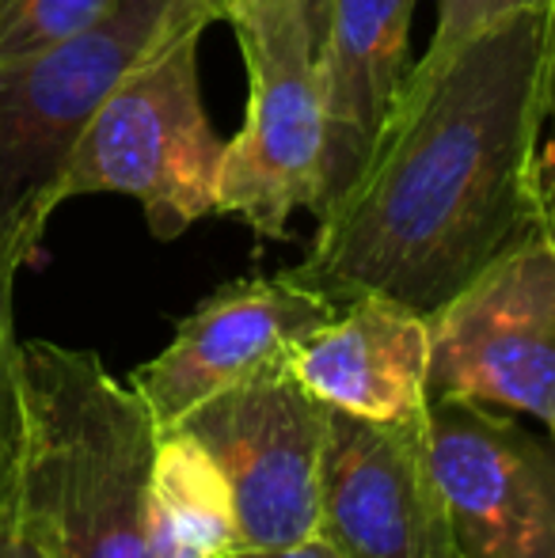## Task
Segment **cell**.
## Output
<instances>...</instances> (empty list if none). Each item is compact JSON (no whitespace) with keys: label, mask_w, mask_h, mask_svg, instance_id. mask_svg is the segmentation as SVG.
<instances>
[{"label":"cell","mask_w":555,"mask_h":558,"mask_svg":"<svg viewBox=\"0 0 555 558\" xmlns=\"http://www.w3.org/2000/svg\"><path fill=\"white\" fill-rule=\"evenodd\" d=\"M552 53L555 8H533L422 58L289 274L335 304L385 296L434 316L529 240Z\"/></svg>","instance_id":"6da1fadb"},{"label":"cell","mask_w":555,"mask_h":558,"mask_svg":"<svg viewBox=\"0 0 555 558\" xmlns=\"http://www.w3.org/2000/svg\"><path fill=\"white\" fill-rule=\"evenodd\" d=\"M20 513L46 558H153L148 478L156 426L134 384L92 350L20 342Z\"/></svg>","instance_id":"7a4b0ae2"},{"label":"cell","mask_w":555,"mask_h":558,"mask_svg":"<svg viewBox=\"0 0 555 558\" xmlns=\"http://www.w3.org/2000/svg\"><path fill=\"white\" fill-rule=\"evenodd\" d=\"M217 20H225V0H191L114 84L69 156L61 202L137 198L156 240H176L217 214L225 141L209 125L198 88V46Z\"/></svg>","instance_id":"3957f363"},{"label":"cell","mask_w":555,"mask_h":558,"mask_svg":"<svg viewBox=\"0 0 555 558\" xmlns=\"http://www.w3.org/2000/svg\"><path fill=\"white\" fill-rule=\"evenodd\" d=\"M248 69L244 125L225 141L217 214L286 240L327 202V0H225Z\"/></svg>","instance_id":"277c9868"},{"label":"cell","mask_w":555,"mask_h":558,"mask_svg":"<svg viewBox=\"0 0 555 558\" xmlns=\"http://www.w3.org/2000/svg\"><path fill=\"white\" fill-rule=\"evenodd\" d=\"M191 0H119L88 31L0 61V243L35 263L84 125Z\"/></svg>","instance_id":"5b68a950"},{"label":"cell","mask_w":555,"mask_h":558,"mask_svg":"<svg viewBox=\"0 0 555 558\" xmlns=\"http://www.w3.org/2000/svg\"><path fill=\"white\" fill-rule=\"evenodd\" d=\"M430 324V399L529 414L555 437V251L541 232L475 274Z\"/></svg>","instance_id":"8992f818"},{"label":"cell","mask_w":555,"mask_h":558,"mask_svg":"<svg viewBox=\"0 0 555 558\" xmlns=\"http://www.w3.org/2000/svg\"><path fill=\"white\" fill-rule=\"evenodd\" d=\"M457 558H555V437L514 411L426 399Z\"/></svg>","instance_id":"52a82bcc"},{"label":"cell","mask_w":555,"mask_h":558,"mask_svg":"<svg viewBox=\"0 0 555 558\" xmlns=\"http://www.w3.org/2000/svg\"><path fill=\"white\" fill-rule=\"evenodd\" d=\"M316 539L339 558H457L430 460L426 407L403 422L327 407Z\"/></svg>","instance_id":"ba28073f"},{"label":"cell","mask_w":555,"mask_h":558,"mask_svg":"<svg viewBox=\"0 0 555 558\" xmlns=\"http://www.w3.org/2000/svg\"><path fill=\"white\" fill-rule=\"evenodd\" d=\"M179 426L221 463L244 551H275L316 536L327 407L289 368L221 391Z\"/></svg>","instance_id":"9c48e42d"},{"label":"cell","mask_w":555,"mask_h":558,"mask_svg":"<svg viewBox=\"0 0 555 558\" xmlns=\"http://www.w3.org/2000/svg\"><path fill=\"white\" fill-rule=\"evenodd\" d=\"M339 312L289 270L240 278L209 293L176 338L130 376L156 426L171 429L214 396L286 373L293 350Z\"/></svg>","instance_id":"30bf717a"},{"label":"cell","mask_w":555,"mask_h":558,"mask_svg":"<svg viewBox=\"0 0 555 558\" xmlns=\"http://www.w3.org/2000/svg\"><path fill=\"white\" fill-rule=\"evenodd\" d=\"M289 376L335 411L370 422L415 418L430 399V324L385 296H358L297 345Z\"/></svg>","instance_id":"8fae6325"},{"label":"cell","mask_w":555,"mask_h":558,"mask_svg":"<svg viewBox=\"0 0 555 558\" xmlns=\"http://www.w3.org/2000/svg\"><path fill=\"white\" fill-rule=\"evenodd\" d=\"M415 0H327V198L365 160L408 69ZM324 209V206H319Z\"/></svg>","instance_id":"7c38bea8"},{"label":"cell","mask_w":555,"mask_h":558,"mask_svg":"<svg viewBox=\"0 0 555 558\" xmlns=\"http://www.w3.org/2000/svg\"><path fill=\"white\" fill-rule=\"evenodd\" d=\"M153 558H232L244 551L237 501L221 463L183 426L160 429L148 478Z\"/></svg>","instance_id":"4fadbf2b"},{"label":"cell","mask_w":555,"mask_h":558,"mask_svg":"<svg viewBox=\"0 0 555 558\" xmlns=\"http://www.w3.org/2000/svg\"><path fill=\"white\" fill-rule=\"evenodd\" d=\"M23 263L0 243V517L15 513L23 452V396H20V342L12 316V289Z\"/></svg>","instance_id":"5bb4252c"},{"label":"cell","mask_w":555,"mask_h":558,"mask_svg":"<svg viewBox=\"0 0 555 558\" xmlns=\"http://www.w3.org/2000/svg\"><path fill=\"white\" fill-rule=\"evenodd\" d=\"M119 0H0V61L50 50L104 20Z\"/></svg>","instance_id":"9a60e30c"},{"label":"cell","mask_w":555,"mask_h":558,"mask_svg":"<svg viewBox=\"0 0 555 558\" xmlns=\"http://www.w3.org/2000/svg\"><path fill=\"white\" fill-rule=\"evenodd\" d=\"M533 8H555V0H442V15H437L434 38H430L422 58H442V53L457 50L483 27L506 20L514 12H533Z\"/></svg>","instance_id":"2e32d148"},{"label":"cell","mask_w":555,"mask_h":558,"mask_svg":"<svg viewBox=\"0 0 555 558\" xmlns=\"http://www.w3.org/2000/svg\"><path fill=\"white\" fill-rule=\"evenodd\" d=\"M533 194H536V232H541L555 251V137L541 141Z\"/></svg>","instance_id":"e0dca14e"},{"label":"cell","mask_w":555,"mask_h":558,"mask_svg":"<svg viewBox=\"0 0 555 558\" xmlns=\"http://www.w3.org/2000/svg\"><path fill=\"white\" fill-rule=\"evenodd\" d=\"M0 558H46L43 547L35 544V536L23 529L20 513L0 517Z\"/></svg>","instance_id":"ac0fdd59"},{"label":"cell","mask_w":555,"mask_h":558,"mask_svg":"<svg viewBox=\"0 0 555 558\" xmlns=\"http://www.w3.org/2000/svg\"><path fill=\"white\" fill-rule=\"evenodd\" d=\"M232 558H339V555L312 536V539H304V544H293V547H275V551H240V555H232Z\"/></svg>","instance_id":"d6986e66"},{"label":"cell","mask_w":555,"mask_h":558,"mask_svg":"<svg viewBox=\"0 0 555 558\" xmlns=\"http://www.w3.org/2000/svg\"><path fill=\"white\" fill-rule=\"evenodd\" d=\"M552 122H555V53H552Z\"/></svg>","instance_id":"ffe728a7"}]
</instances>
